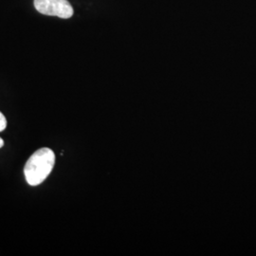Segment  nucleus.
<instances>
[{
	"mask_svg": "<svg viewBox=\"0 0 256 256\" xmlns=\"http://www.w3.org/2000/svg\"><path fill=\"white\" fill-rule=\"evenodd\" d=\"M7 128V120L5 118V116L2 114V112L0 111V132L4 131Z\"/></svg>",
	"mask_w": 256,
	"mask_h": 256,
	"instance_id": "7ed1b4c3",
	"label": "nucleus"
},
{
	"mask_svg": "<svg viewBox=\"0 0 256 256\" xmlns=\"http://www.w3.org/2000/svg\"><path fill=\"white\" fill-rule=\"evenodd\" d=\"M4 146V142H3V140L0 138V148Z\"/></svg>",
	"mask_w": 256,
	"mask_h": 256,
	"instance_id": "20e7f679",
	"label": "nucleus"
},
{
	"mask_svg": "<svg viewBox=\"0 0 256 256\" xmlns=\"http://www.w3.org/2000/svg\"><path fill=\"white\" fill-rule=\"evenodd\" d=\"M34 7L42 14L70 18L74 16V8L68 0H34Z\"/></svg>",
	"mask_w": 256,
	"mask_h": 256,
	"instance_id": "f03ea898",
	"label": "nucleus"
},
{
	"mask_svg": "<svg viewBox=\"0 0 256 256\" xmlns=\"http://www.w3.org/2000/svg\"><path fill=\"white\" fill-rule=\"evenodd\" d=\"M55 164L54 152L44 147L36 152L28 160L24 167V174L27 182L30 186H37L45 182L48 174L52 173Z\"/></svg>",
	"mask_w": 256,
	"mask_h": 256,
	"instance_id": "f257e3e1",
	"label": "nucleus"
}]
</instances>
